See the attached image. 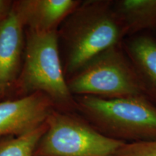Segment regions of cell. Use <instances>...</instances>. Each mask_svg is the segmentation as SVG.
Here are the masks:
<instances>
[{"label": "cell", "instance_id": "1", "mask_svg": "<svg viewBox=\"0 0 156 156\" xmlns=\"http://www.w3.org/2000/svg\"><path fill=\"white\" fill-rule=\"evenodd\" d=\"M57 34L67 80L98 54L127 37L113 0L81 2L62 23Z\"/></svg>", "mask_w": 156, "mask_h": 156}, {"label": "cell", "instance_id": "2", "mask_svg": "<svg viewBox=\"0 0 156 156\" xmlns=\"http://www.w3.org/2000/svg\"><path fill=\"white\" fill-rule=\"evenodd\" d=\"M74 97L83 118L107 137L124 143L156 140V105L146 97Z\"/></svg>", "mask_w": 156, "mask_h": 156}, {"label": "cell", "instance_id": "3", "mask_svg": "<svg viewBox=\"0 0 156 156\" xmlns=\"http://www.w3.org/2000/svg\"><path fill=\"white\" fill-rule=\"evenodd\" d=\"M20 80L25 92L44 93L64 112L77 109L64 75L57 30H29Z\"/></svg>", "mask_w": 156, "mask_h": 156}, {"label": "cell", "instance_id": "4", "mask_svg": "<svg viewBox=\"0 0 156 156\" xmlns=\"http://www.w3.org/2000/svg\"><path fill=\"white\" fill-rule=\"evenodd\" d=\"M67 80L73 96L146 97L122 42L98 54Z\"/></svg>", "mask_w": 156, "mask_h": 156}, {"label": "cell", "instance_id": "5", "mask_svg": "<svg viewBox=\"0 0 156 156\" xmlns=\"http://www.w3.org/2000/svg\"><path fill=\"white\" fill-rule=\"evenodd\" d=\"M34 156H114L124 142L108 138L71 112L52 111Z\"/></svg>", "mask_w": 156, "mask_h": 156}, {"label": "cell", "instance_id": "6", "mask_svg": "<svg viewBox=\"0 0 156 156\" xmlns=\"http://www.w3.org/2000/svg\"><path fill=\"white\" fill-rule=\"evenodd\" d=\"M54 104L43 93L0 103V138L22 135L44 124Z\"/></svg>", "mask_w": 156, "mask_h": 156}, {"label": "cell", "instance_id": "7", "mask_svg": "<svg viewBox=\"0 0 156 156\" xmlns=\"http://www.w3.org/2000/svg\"><path fill=\"white\" fill-rule=\"evenodd\" d=\"M81 1L77 0H23L13 7L23 25L29 30H57Z\"/></svg>", "mask_w": 156, "mask_h": 156}, {"label": "cell", "instance_id": "8", "mask_svg": "<svg viewBox=\"0 0 156 156\" xmlns=\"http://www.w3.org/2000/svg\"><path fill=\"white\" fill-rule=\"evenodd\" d=\"M23 25L13 9L0 20V94L16 79L23 48Z\"/></svg>", "mask_w": 156, "mask_h": 156}, {"label": "cell", "instance_id": "9", "mask_svg": "<svg viewBox=\"0 0 156 156\" xmlns=\"http://www.w3.org/2000/svg\"><path fill=\"white\" fill-rule=\"evenodd\" d=\"M122 46L146 97L156 105V35L147 32L126 37Z\"/></svg>", "mask_w": 156, "mask_h": 156}, {"label": "cell", "instance_id": "10", "mask_svg": "<svg viewBox=\"0 0 156 156\" xmlns=\"http://www.w3.org/2000/svg\"><path fill=\"white\" fill-rule=\"evenodd\" d=\"M127 37L156 31V0H113Z\"/></svg>", "mask_w": 156, "mask_h": 156}, {"label": "cell", "instance_id": "11", "mask_svg": "<svg viewBox=\"0 0 156 156\" xmlns=\"http://www.w3.org/2000/svg\"><path fill=\"white\" fill-rule=\"evenodd\" d=\"M46 129V122L32 131L0 140V156H34L37 144Z\"/></svg>", "mask_w": 156, "mask_h": 156}, {"label": "cell", "instance_id": "12", "mask_svg": "<svg viewBox=\"0 0 156 156\" xmlns=\"http://www.w3.org/2000/svg\"><path fill=\"white\" fill-rule=\"evenodd\" d=\"M114 156H156V140L124 143Z\"/></svg>", "mask_w": 156, "mask_h": 156}, {"label": "cell", "instance_id": "13", "mask_svg": "<svg viewBox=\"0 0 156 156\" xmlns=\"http://www.w3.org/2000/svg\"><path fill=\"white\" fill-rule=\"evenodd\" d=\"M9 4L8 2L0 0V20L5 16L6 14L9 11Z\"/></svg>", "mask_w": 156, "mask_h": 156}]
</instances>
